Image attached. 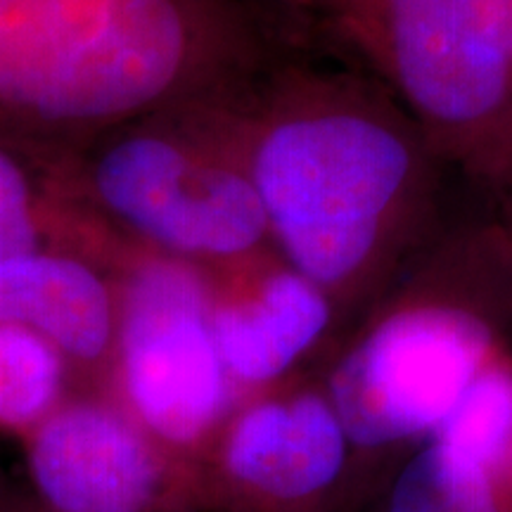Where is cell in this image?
Wrapping results in <instances>:
<instances>
[{"label":"cell","instance_id":"30bf717a","mask_svg":"<svg viewBox=\"0 0 512 512\" xmlns=\"http://www.w3.org/2000/svg\"><path fill=\"white\" fill-rule=\"evenodd\" d=\"M207 280L216 349L240 399L302 373L344 332L328 294L275 249Z\"/></svg>","mask_w":512,"mask_h":512},{"label":"cell","instance_id":"8fae6325","mask_svg":"<svg viewBox=\"0 0 512 512\" xmlns=\"http://www.w3.org/2000/svg\"><path fill=\"white\" fill-rule=\"evenodd\" d=\"M0 323L36 332L69 368L105 389L117 347V283L57 249L0 261Z\"/></svg>","mask_w":512,"mask_h":512},{"label":"cell","instance_id":"5bb4252c","mask_svg":"<svg viewBox=\"0 0 512 512\" xmlns=\"http://www.w3.org/2000/svg\"><path fill=\"white\" fill-rule=\"evenodd\" d=\"M0 512H48L36 501L29 489H22L8 472L0 467Z\"/></svg>","mask_w":512,"mask_h":512},{"label":"cell","instance_id":"7a4b0ae2","mask_svg":"<svg viewBox=\"0 0 512 512\" xmlns=\"http://www.w3.org/2000/svg\"><path fill=\"white\" fill-rule=\"evenodd\" d=\"M245 0H0V124L95 133L266 74Z\"/></svg>","mask_w":512,"mask_h":512},{"label":"cell","instance_id":"277c9868","mask_svg":"<svg viewBox=\"0 0 512 512\" xmlns=\"http://www.w3.org/2000/svg\"><path fill=\"white\" fill-rule=\"evenodd\" d=\"M368 69L446 164L512 183V0H273Z\"/></svg>","mask_w":512,"mask_h":512},{"label":"cell","instance_id":"8992f818","mask_svg":"<svg viewBox=\"0 0 512 512\" xmlns=\"http://www.w3.org/2000/svg\"><path fill=\"white\" fill-rule=\"evenodd\" d=\"M110 392L152 437L197 460L240 401L211 330L207 271L126 247Z\"/></svg>","mask_w":512,"mask_h":512},{"label":"cell","instance_id":"3957f363","mask_svg":"<svg viewBox=\"0 0 512 512\" xmlns=\"http://www.w3.org/2000/svg\"><path fill=\"white\" fill-rule=\"evenodd\" d=\"M332 351L323 377L370 498L432 437L512 332V235L482 228L425 249Z\"/></svg>","mask_w":512,"mask_h":512},{"label":"cell","instance_id":"52a82bcc","mask_svg":"<svg viewBox=\"0 0 512 512\" xmlns=\"http://www.w3.org/2000/svg\"><path fill=\"white\" fill-rule=\"evenodd\" d=\"M195 463L202 512H366L370 503L320 373L242 396Z\"/></svg>","mask_w":512,"mask_h":512},{"label":"cell","instance_id":"5b68a950","mask_svg":"<svg viewBox=\"0 0 512 512\" xmlns=\"http://www.w3.org/2000/svg\"><path fill=\"white\" fill-rule=\"evenodd\" d=\"M86 183L102 216L150 252L204 271L273 252L254 185L204 102L176 124L124 128L95 152Z\"/></svg>","mask_w":512,"mask_h":512},{"label":"cell","instance_id":"ba28073f","mask_svg":"<svg viewBox=\"0 0 512 512\" xmlns=\"http://www.w3.org/2000/svg\"><path fill=\"white\" fill-rule=\"evenodd\" d=\"M24 446L29 491L48 512H202L195 460L105 389L64 396Z\"/></svg>","mask_w":512,"mask_h":512},{"label":"cell","instance_id":"7c38bea8","mask_svg":"<svg viewBox=\"0 0 512 512\" xmlns=\"http://www.w3.org/2000/svg\"><path fill=\"white\" fill-rule=\"evenodd\" d=\"M69 366L36 332L0 323V427L22 437L34 430L67 392Z\"/></svg>","mask_w":512,"mask_h":512},{"label":"cell","instance_id":"4fadbf2b","mask_svg":"<svg viewBox=\"0 0 512 512\" xmlns=\"http://www.w3.org/2000/svg\"><path fill=\"white\" fill-rule=\"evenodd\" d=\"M57 233V202L22 159L0 147V261L48 252Z\"/></svg>","mask_w":512,"mask_h":512},{"label":"cell","instance_id":"9c48e42d","mask_svg":"<svg viewBox=\"0 0 512 512\" xmlns=\"http://www.w3.org/2000/svg\"><path fill=\"white\" fill-rule=\"evenodd\" d=\"M366 512H512L510 347L439 430L396 463Z\"/></svg>","mask_w":512,"mask_h":512},{"label":"cell","instance_id":"6da1fadb","mask_svg":"<svg viewBox=\"0 0 512 512\" xmlns=\"http://www.w3.org/2000/svg\"><path fill=\"white\" fill-rule=\"evenodd\" d=\"M207 112L245 166L273 249L342 325L427 249L446 162L375 81L271 67Z\"/></svg>","mask_w":512,"mask_h":512}]
</instances>
